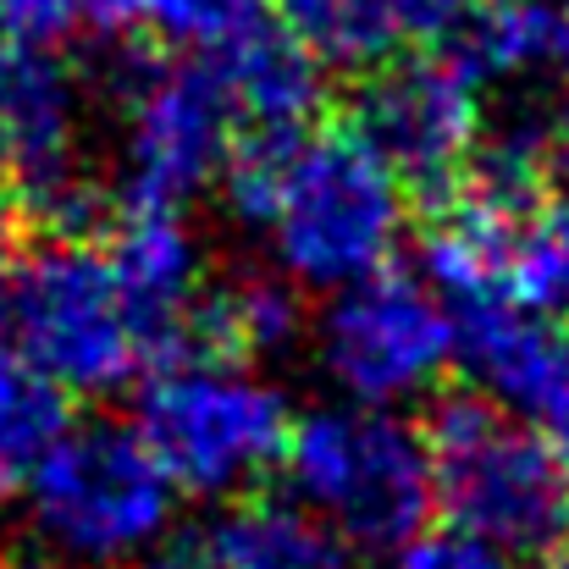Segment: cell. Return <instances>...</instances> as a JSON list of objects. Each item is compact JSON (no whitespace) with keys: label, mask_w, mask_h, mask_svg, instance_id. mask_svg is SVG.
Segmentation results:
<instances>
[{"label":"cell","mask_w":569,"mask_h":569,"mask_svg":"<svg viewBox=\"0 0 569 569\" xmlns=\"http://www.w3.org/2000/svg\"><path fill=\"white\" fill-rule=\"evenodd\" d=\"M409 227V183L349 133L305 128L271 183L260 238L299 293H332L392 266Z\"/></svg>","instance_id":"1"},{"label":"cell","mask_w":569,"mask_h":569,"mask_svg":"<svg viewBox=\"0 0 569 569\" xmlns=\"http://www.w3.org/2000/svg\"><path fill=\"white\" fill-rule=\"evenodd\" d=\"M22 503L50 553L94 569H128L156 559L178 537L183 492L133 420L94 415L61 426Z\"/></svg>","instance_id":"2"},{"label":"cell","mask_w":569,"mask_h":569,"mask_svg":"<svg viewBox=\"0 0 569 569\" xmlns=\"http://www.w3.org/2000/svg\"><path fill=\"white\" fill-rule=\"evenodd\" d=\"M6 332L67 398H111L172 343L122 288L106 243L56 232L6 282Z\"/></svg>","instance_id":"3"},{"label":"cell","mask_w":569,"mask_h":569,"mask_svg":"<svg viewBox=\"0 0 569 569\" xmlns=\"http://www.w3.org/2000/svg\"><path fill=\"white\" fill-rule=\"evenodd\" d=\"M431 515L515 559H548L569 542V487L548 431L498 403L442 398L426 420Z\"/></svg>","instance_id":"4"},{"label":"cell","mask_w":569,"mask_h":569,"mask_svg":"<svg viewBox=\"0 0 569 569\" xmlns=\"http://www.w3.org/2000/svg\"><path fill=\"white\" fill-rule=\"evenodd\" d=\"M288 487L355 553H392L431 520L426 431L403 409L332 398L293 409L282 442Z\"/></svg>","instance_id":"5"},{"label":"cell","mask_w":569,"mask_h":569,"mask_svg":"<svg viewBox=\"0 0 569 569\" xmlns=\"http://www.w3.org/2000/svg\"><path fill=\"white\" fill-rule=\"evenodd\" d=\"M133 426L183 498L227 503L282 465L293 398L254 360L193 349L144 381Z\"/></svg>","instance_id":"6"},{"label":"cell","mask_w":569,"mask_h":569,"mask_svg":"<svg viewBox=\"0 0 569 569\" xmlns=\"http://www.w3.org/2000/svg\"><path fill=\"white\" fill-rule=\"evenodd\" d=\"M321 299L327 305L310 338H316V366L338 398L409 409L448 381L459 316L426 277L381 266Z\"/></svg>","instance_id":"7"},{"label":"cell","mask_w":569,"mask_h":569,"mask_svg":"<svg viewBox=\"0 0 569 569\" xmlns=\"http://www.w3.org/2000/svg\"><path fill=\"white\" fill-rule=\"evenodd\" d=\"M232 139L238 117L199 61H128L117 117V189L128 204L189 210L216 189Z\"/></svg>","instance_id":"8"},{"label":"cell","mask_w":569,"mask_h":569,"mask_svg":"<svg viewBox=\"0 0 569 569\" xmlns=\"http://www.w3.org/2000/svg\"><path fill=\"white\" fill-rule=\"evenodd\" d=\"M89 83L61 44L0 33V150L22 183V199L61 227H78L94 204L83 167Z\"/></svg>","instance_id":"9"},{"label":"cell","mask_w":569,"mask_h":569,"mask_svg":"<svg viewBox=\"0 0 569 569\" xmlns=\"http://www.w3.org/2000/svg\"><path fill=\"white\" fill-rule=\"evenodd\" d=\"M481 78L465 67V56H437L409 50L366 72V89L355 100V133L377 150L381 161L415 183V189H442L453 183L481 133H487V100Z\"/></svg>","instance_id":"10"},{"label":"cell","mask_w":569,"mask_h":569,"mask_svg":"<svg viewBox=\"0 0 569 569\" xmlns=\"http://www.w3.org/2000/svg\"><path fill=\"white\" fill-rule=\"evenodd\" d=\"M459 316V343L453 366L476 381L487 403L503 415L537 426V431H565L569 426V327L565 316L515 305L503 293L453 305Z\"/></svg>","instance_id":"11"},{"label":"cell","mask_w":569,"mask_h":569,"mask_svg":"<svg viewBox=\"0 0 569 569\" xmlns=\"http://www.w3.org/2000/svg\"><path fill=\"white\" fill-rule=\"evenodd\" d=\"M470 0H277L288 33L327 72H371L459 33Z\"/></svg>","instance_id":"12"},{"label":"cell","mask_w":569,"mask_h":569,"mask_svg":"<svg viewBox=\"0 0 569 569\" xmlns=\"http://www.w3.org/2000/svg\"><path fill=\"white\" fill-rule=\"evenodd\" d=\"M106 254L122 288L139 299V310L167 332V343H178V332H189L193 299L204 288V249L189 216L167 204H128L106 238Z\"/></svg>","instance_id":"13"},{"label":"cell","mask_w":569,"mask_h":569,"mask_svg":"<svg viewBox=\"0 0 569 569\" xmlns=\"http://www.w3.org/2000/svg\"><path fill=\"white\" fill-rule=\"evenodd\" d=\"M210 569H355V548L299 498H243L227 503L199 548Z\"/></svg>","instance_id":"14"},{"label":"cell","mask_w":569,"mask_h":569,"mask_svg":"<svg viewBox=\"0 0 569 569\" xmlns=\"http://www.w3.org/2000/svg\"><path fill=\"white\" fill-rule=\"evenodd\" d=\"M189 332L199 349L238 355V360H282L305 338V305L299 288L282 271H238L227 282H204L193 299Z\"/></svg>","instance_id":"15"},{"label":"cell","mask_w":569,"mask_h":569,"mask_svg":"<svg viewBox=\"0 0 569 569\" xmlns=\"http://www.w3.org/2000/svg\"><path fill=\"white\" fill-rule=\"evenodd\" d=\"M459 56L481 83H531L569 67V0H470Z\"/></svg>","instance_id":"16"},{"label":"cell","mask_w":569,"mask_h":569,"mask_svg":"<svg viewBox=\"0 0 569 569\" xmlns=\"http://www.w3.org/2000/svg\"><path fill=\"white\" fill-rule=\"evenodd\" d=\"M67 392L22 349H0V509L22 503L39 459L67 426Z\"/></svg>","instance_id":"17"},{"label":"cell","mask_w":569,"mask_h":569,"mask_svg":"<svg viewBox=\"0 0 569 569\" xmlns=\"http://www.w3.org/2000/svg\"><path fill=\"white\" fill-rule=\"evenodd\" d=\"M277 22H282L277 0H150L139 28H150L178 56L216 72L232 56H243L254 39H266Z\"/></svg>","instance_id":"18"},{"label":"cell","mask_w":569,"mask_h":569,"mask_svg":"<svg viewBox=\"0 0 569 569\" xmlns=\"http://www.w3.org/2000/svg\"><path fill=\"white\" fill-rule=\"evenodd\" d=\"M498 293L548 316H569V193H537L520 210Z\"/></svg>","instance_id":"19"},{"label":"cell","mask_w":569,"mask_h":569,"mask_svg":"<svg viewBox=\"0 0 569 569\" xmlns=\"http://www.w3.org/2000/svg\"><path fill=\"white\" fill-rule=\"evenodd\" d=\"M144 6L150 0H0V33L67 44L83 28H100V33L139 28Z\"/></svg>","instance_id":"20"},{"label":"cell","mask_w":569,"mask_h":569,"mask_svg":"<svg viewBox=\"0 0 569 569\" xmlns=\"http://www.w3.org/2000/svg\"><path fill=\"white\" fill-rule=\"evenodd\" d=\"M387 569H531V559H515L481 537L442 526V531H415L403 548H392Z\"/></svg>","instance_id":"21"},{"label":"cell","mask_w":569,"mask_h":569,"mask_svg":"<svg viewBox=\"0 0 569 569\" xmlns=\"http://www.w3.org/2000/svg\"><path fill=\"white\" fill-rule=\"evenodd\" d=\"M22 210H28V199H22V183H17V172H11V161H6V150H0V249L17 238V221H22Z\"/></svg>","instance_id":"22"},{"label":"cell","mask_w":569,"mask_h":569,"mask_svg":"<svg viewBox=\"0 0 569 569\" xmlns=\"http://www.w3.org/2000/svg\"><path fill=\"white\" fill-rule=\"evenodd\" d=\"M548 167H559L569 178V94L559 100V111H553V122H548Z\"/></svg>","instance_id":"23"},{"label":"cell","mask_w":569,"mask_h":569,"mask_svg":"<svg viewBox=\"0 0 569 569\" xmlns=\"http://www.w3.org/2000/svg\"><path fill=\"white\" fill-rule=\"evenodd\" d=\"M0 569H94V565H78V559H61V553H11V559H0Z\"/></svg>","instance_id":"24"},{"label":"cell","mask_w":569,"mask_h":569,"mask_svg":"<svg viewBox=\"0 0 569 569\" xmlns=\"http://www.w3.org/2000/svg\"><path fill=\"white\" fill-rule=\"evenodd\" d=\"M167 569H210V565H204L199 553H189V559H178V565H167Z\"/></svg>","instance_id":"25"},{"label":"cell","mask_w":569,"mask_h":569,"mask_svg":"<svg viewBox=\"0 0 569 569\" xmlns=\"http://www.w3.org/2000/svg\"><path fill=\"white\" fill-rule=\"evenodd\" d=\"M559 465H565V487H569V426H565V442H559Z\"/></svg>","instance_id":"26"},{"label":"cell","mask_w":569,"mask_h":569,"mask_svg":"<svg viewBox=\"0 0 569 569\" xmlns=\"http://www.w3.org/2000/svg\"><path fill=\"white\" fill-rule=\"evenodd\" d=\"M0 338H6V277H0Z\"/></svg>","instance_id":"27"},{"label":"cell","mask_w":569,"mask_h":569,"mask_svg":"<svg viewBox=\"0 0 569 569\" xmlns=\"http://www.w3.org/2000/svg\"><path fill=\"white\" fill-rule=\"evenodd\" d=\"M559 553H565V559H559V569H569V542H565V548H559Z\"/></svg>","instance_id":"28"}]
</instances>
